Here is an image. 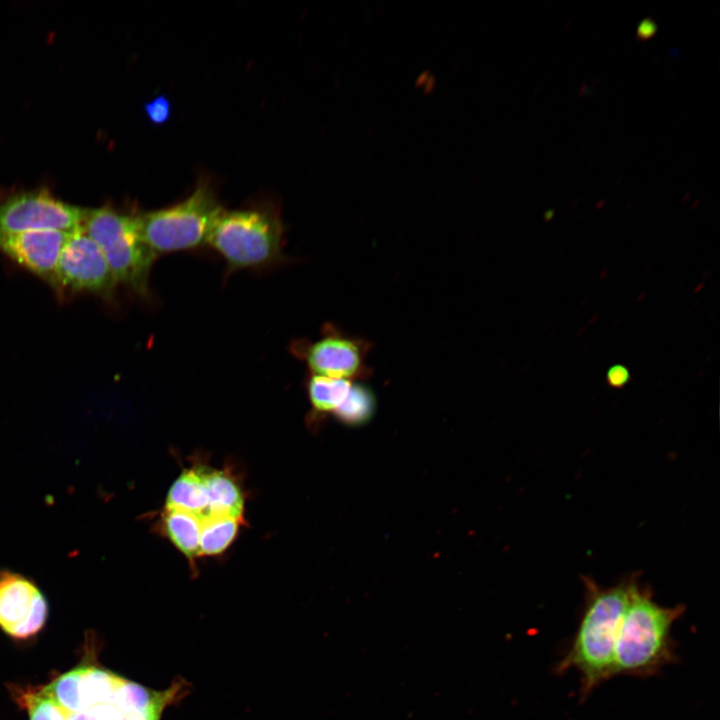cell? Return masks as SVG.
<instances>
[{
  "instance_id": "cell-1",
  "label": "cell",
  "mask_w": 720,
  "mask_h": 720,
  "mask_svg": "<svg viewBox=\"0 0 720 720\" xmlns=\"http://www.w3.org/2000/svg\"><path fill=\"white\" fill-rule=\"evenodd\" d=\"M634 575L603 587L584 576V609L570 646L555 672L575 670L580 675V698L585 700L612 678L614 649Z\"/></svg>"
},
{
  "instance_id": "cell-2",
  "label": "cell",
  "mask_w": 720,
  "mask_h": 720,
  "mask_svg": "<svg viewBox=\"0 0 720 720\" xmlns=\"http://www.w3.org/2000/svg\"><path fill=\"white\" fill-rule=\"evenodd\" d=\"M634 575L623 613L613 658L612 678H647L678 660L672 627L685 607L662 606L654 600L649 586Z\"/></svg>"
},
{
  "instance_id": "cell-3",
  "label": "cell",
  "mask_w": 720,
  "mask_h": 720,
  "mask_svg": "<svg viewBox=\"0 0 720 720\" xmlns=\"http://www.w3.org/2000/svg\"><path fill=\"white\" fill-rule=\"evenodd\" d=\"M285 229L271 206L223 209L206 244L225 261L226 273L280 264L284 259Z\"/></svg>"
},
{
  "instance_id": "cell-4",
  "label": "cell",
  "mask_w": 720,
  "mask_h": 720,
  "mask_svg": "<svg viewBox=\"0 0 720 720\" xmlns=\"http://www.w3.org/2000/svg\"><path fill=\"white\" fill-rule=\"evenodd\" d=\"M81 228L101 250L117 284L151 301L150 277L158 256L142 237L140 214L112 206L85 209Z\"/></svg>"
},
{
  "instance_id": "cell-5",
  "label": "cell",
  "mask_w": 720,
  "mask_h": 720,
  "mask_svg": "<svg viewBox=\"0 0 720 720\" xmlns=\"http://www.w3.org/2000/svg\"><path fill=\"white\" fill-rule=\"evenodd\" d=\"M222 210L213 187L200 181L184 200L140 214L141 234L157 256L197 249Z\"/></svg>"
},
{
  "instance_id": "cell-6",
  "label": "cell",
  "mask_w": 720,
  "mask_h": 720,
  "mask_svg": "<svg viewBox=\"0 0 720 720\" xmlns=\"http://www.w3.org/2000/svg\"><path fill=\"white\" fill-rule=\"evenodd\" d=\"M372 348L368 339L326 323L317 338L295 340L290 351L306 364L309 374L356 382L372 374L368 365Z\"/></svg>"
},
{
  "instance_id": "cell-7",
  "label": "cell",
  "mask_w": 720,
  "mask_h": 720,
  "mask_svg": "<svg viewBox=\"0 0 720 720\" xmlns=\"http://www.w3.org/2000/svg\"><path fill=\"white\" fill-rule=\"evenodd\" d=\"M117 282L97 244L82 230L70 233L56 268L55 292L66 294L88 292L112 300Z\"/></svg>"
},
{
  "instance_id": "cell-8",
  "label": "cell",
  "mask_w": 720,
  "mask_h": 720,
  "mask_svg": "<svg viewBox=\"0 0 720 720\" xmlns=\"http://www.w3.org/2000/svg\"><path fill=\"white\" fill-rule=\"evenodd\" d=\"M85 208L56 198L47 188L13 194L0 202V233L81 227Z\"/></svg>"
},
{
  "instance_id": "cell-9",
  "label": "cell",
  "mask_w": 720,
  "mask_h": 720,
  "mask_svg": "<svg viewBox=\"0 0 720 720\" xmlns=\"http://www.w3.org/2000/svg\"><path fill=\"white\" fill-rule=\"evenodd\" d=\"M48 617L47 600L29 577L0 569V629L15 639L37 634Z\"/></svg>"
},
{
  "instance_id": "cell-10",
  "label": "cell",
  "mask_w": 720,
  "mask_h": 720,
  "mask_svg": "<svg viewBox=\"0 0 720 720\" xmlns=\"http://www.w3.org/2000/svg\"><path fill=\"white\" fill-rule=\"evenodd\" d=\"M71 232L44 229L0 233V251L56 288V268Z\"/></svg>"
},
{
  "instance_id": "cell-11",
  "label": "cell",
  "mask_w": 720,
  "mask_h": 720,
  "mask_svg": "<svg viewBox=\"0 0 720 720\" xmlns=\"http://www.w3.org/2000/svg\"><path fill=\"white\" fill-rule=\"evenodd\" d=\"M208 515H223L242 519L244 498L239 485L232 477L219 470L201 467Z\"/></svg>"
},
{
  "instance_id": "cell-12",
  "label": "cell",
  "mask_w": 720,
  "mask_h": 720,
  "mask_svg": "<svg viewBox=\"0 0 720 720\" xmlns=\"http://www.w3.org/2000/svg\"><path fill=\"white\" fill-rule=\"evenodd\" d=\"M163 530L170 542L192 563L200 556L201 517L176 509H165Z\"/></svg>"
},
{
  "instance_id": "cell-13",
  "label": "cell",
  "mask_w": 720,
  "mask_h": 720,
  "mask_svg": "<svg viewBox=\"0 0 720 720\" xmlns=\"http://www.w3.org/2000/svg\"><path fill=\"white\" fill-rule=\"evenodd\" d=\"M165 509H176L207 516L208 502L202 480L201 467L183 471L170 486Z\"/></svg>"
},
{
  "instance_id": "cell-14",
  "label": "cell",
  "mask_w": 720,
  "mask_h": 720,
  "mask_svg": "<svg viewBox=\"0 0 720 720\" xmlns=\"http://www.w3.org/2000/svg\"><path fill=\"white\" fill-rule=\"evenodd\" d=\"M354 382L309 374L306 391L313 414L319 418L333 415L348 396Z\"/></svg>"
},
{
  "instance_id": "cell-15",
  "label": "cell",
  "mask_w": 720,
  "mask_h": 720,
  "mask_svg": "<svg viewBox=\"0 0 720 720\" xmlns=\"http://www.w3.org/2000/svg\"><path fill=\"white\" fill-rule=\"evenodd\" d=\"M241 521L223 515L201 518L200 556H214L224 552L237 536Z\"/></svg>"
},
{
  "instance_id": "cell-16",
  "label": "cell",
  "mask_w": 720,
  "mask_h": 720,
  "mask_svg": "<svg viewBox=\"0 0 720 720\" xmlns=\"http://www.w3.org/2000/svg\"><path fill=\"white\" fill-rule=\"evenodd\" d=\"M375 403L374 393L366 385L354 382L348 396L333 416L345 425L364 424L373 416Z\"/></svg>"
},
{
  "instance_id": "cell-17",
  "label": "cell",
  "mask_w": 720,
  "mask_h": 720,
  "mask_svg": "<svg viewBox=\"0 0 720 720\" xmlns=\"http://www.w3.org/2000/svg\"><path fill=\"white\" fill-rule=\"evenodd\" d=\"M20 698L29 720H67L68 712L42 688L38 691L23 692Z\"/></svg>"
},
{
  "instance_id": "cell-18",
  "label": "cell",
  "mask_w": 720,
  "mask_h": 720,
  "mask_svg": "<svg viewBox=\"0 0 720 720\" xmlns=\"http://www.w3.org/2000/svg\"><path fill=\"white\" fill-rule=\"evenodd\" d=\"M143 108L148 120L154 125H163L171 118V102L169 98L163 94L146 102Z\"/></svg>"
},
{
  "instance_id": "cell-19",
  "label": "cell",
  "mask_w": 720,
  "mask_h": 720,
  "mask_svg": "<svg viewBox=\"0 0 720 720\" xmlns=\"http://www.w3.org/2000/svg\"><path fill=\"white\" fill-rule=\"evenodd\" d=\"M606 380L611 387L619 389L629 382L630 372L626 366L615 364L608 368Z\"/></svg>"
},
{
  "instance_id": "cell-20",
  "label": "cell",
  "mask_w": 720,
  "mask_h": 720,
  "mask_svg": "<svg viewBox=\"0 0 720 720\" xmlns=\"http://www.w3.org/2000/svg\"><path fill=\"white\" fill-rule=\"evenodd\" d=\"M657 32V24L652 18L643 19L637 26L636 36L639 40H649Z\"/></svg>"
}]
</instances>
